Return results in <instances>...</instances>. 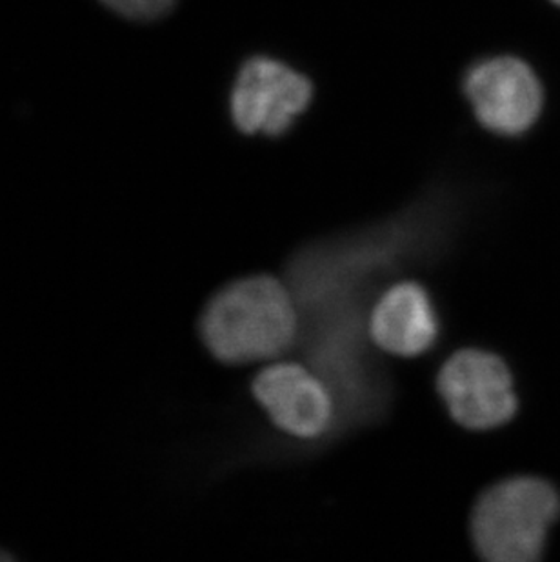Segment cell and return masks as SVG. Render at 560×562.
<instances>
[{
  "mask_svg": "<svg viewBox=\"0 0 560 562\" xmlns=\"http://www.w3.org/2000/svg\"><path fill=\"white\" fill-rule=\"evenodd\" d=\"M199 329L208 350L219 361H266L293 345L295 304L273 277H249L223 288L208 303Z\"/></svg>",
  "mask_w": 560,
  "mask_h": 562,
  "instance_id": "6da1fadb",
  "label": "cell"
},
{
  "mask_svg": "<svg viewBox=\"0 0 560 562\" xmlns=\"http://www.w3.org/2000/svg\"><path fill=\"white\" fill-rule=\"evenodd\" d=\"M560 497L539 477H513L495 484L477 501L471 537L477 552L492 562H534L559 519Z\"/></svg>",
  "mask_w": 560,
  "mask_h": 562,
  "instance_id": "7a4b0ae2",
  "label": "cell"
},
{
  "mask_svg": "<svg viewBox=\"0 0 560 562\" xmlns=\"http://www.w3.org/2000/svg\"><path fill=\"white\" fill-rule=\"evenodd\" d=\"M312 99L307 77L288 64L257 55L238 69L229 110L233 123L246 135L279 137L306 112Z\"/></svg>",
  "mask_w": 560,
  "mask_h": 562,
  "instance_id": "3957f363",
  "label": "cell"
},
{
  "mask_svg": "<svg viewBox=\"0 0 560 562\" xmlns=\"http://www.w3.org/2000/svg\"><path fill=\"white\" fill-rule=\"evenodd\" d=\"M437 387L451 417L468 430H492L517 412L512 373L488 351L460 350L449 357Z\"/></svg>",
  "mask_w": 560,
  "mask_h": 562,
  "instance_id": "277c9868",
  "label": "cell"
},
{
  "mask_svg": "<svg viewBox=\"0 0 560 562\" xmlns=\"http://www.w3.org/2000/svg\"><path fill=\"white\" fill-rule=\"evenodd\" d=\"M464 95L481 126L506 137L528 132L545 102L534 69L507 55L473 64L464 77Z\"/></svg>",
  "mask_w": 560,
  "mask_h": 562,
  "instance_id": "5b68a950",
  "label": "cell"
},
{
  "mask_svg": "<svg viewBox=\"0 0 560 562\" xmlns=\"http://www.w3.org/2000/svg\"><path fill=\"white\" fill-rule=\"evenodd\" d=\"M254 395L280 430L313 439L328 430L334 403L328 387L306 368L279 362L255 376Z\"/></svg>",
  "mask_w": 560,
  "mask_h": 562,
  "instance_id": "8992f818",
  "label": "cell"
},
{
  "mask_svg": "<svg viewBox=\"0 0 560 562\" xmlns=\"http://www.w3.org/2000/svg\"><path fill=\"white\" fill-rule=\"evenodd\" d=\"M370 334L373 342L392 356L424 353L439 335L428 293L413 282L390 288L371 312Z\"/></svg>",
  "mask_w": 560,
  "mask_h": 562,
  "instance_id": "52a82bcc",
  "label": "cell"
},
{
  "mask_svg": "<svg viewBox=\"0 0 560 562\" xmlns=\"http://www.w3.org/2000/svg\"><path fill=\"white\" fill-rule=\"evenodd\" d=\"M108 10L126 16L130 21H155L173 10L177 0H101Z\"/></svg>",
  "mask_w": 560,
  "mask_h": 562,
  "instance_id": "ba28073f",
  "label": "cell"
},
{
  "mask_svg": "<svg viewBox=\"0 0 560 562\" xmlns=\"http://www.w3.org/2000/svg\"><path fill=\"white\" fill-rule=\"evenodd\" d=\"M11 555L8 552H0V561H11Z\"/></svg>",
  "mask_w": 560,
  "mask_h": 562,
  "instance_id": "9c48e42d",
  "label": "cell"
},
{
  "mask_svg": "<svg viewBox=\"0 0 560 562\" xmlns=\"http://www.w3.org/2000/svg\"><path fill=\"white\" fill-rule=\"evenodd\" d=\"M553 2H556V4L560 5V0H553Z\"/></svg>",
  "mask_w": 560,
  "mask_h": 562,
  "instance_id": "30bf717a",
  "label": "cell"
}]
</instances>
